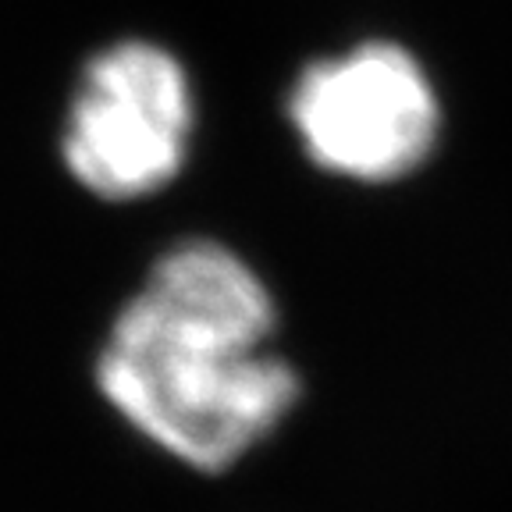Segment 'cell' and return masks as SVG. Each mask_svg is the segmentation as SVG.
<instances>
[{"label":"cell","instance_id":"obj_1","mask_svg":"<svg viewBox=\"0 0 512 512\" xmlns=\"http://www.w3.org/2000/svg\"><path fill=\"white\" fill-rule=\"evenodd\" d=\"M278 306L260 274L214 239H185L150 267L107 335L96 384L146 441L200 473L232 470L303 395L274 352Z\"/></svg>","mask_w":512,"mask_h":512},{"label":"cell","instance_id":"obj_2","mask_svg":"<svg viewBox=\"0 0 512 512\" xmlns=\"http://www.w3.org/2000/svg\"><path fill=\"white\" fill-rule=\"evenodd\" d=\"M192 132L196 100L182 61L150 40H121L82 68L61 157L100 200H143L182 171Z\"/></svg>","mask_w":512,"mask_h":512},{"label":"cell","instance_id":"obj_3","mask_svg":"<svg viewBox=\"0 0 512 512\" xmlns=\"http://www.w3.org/2000/svg\"><path fill=\"white\" fill-rule=\"evenodd\" d=\"M288 121L320 171L381 185L431 157L441 107L406 47L370 40L306 64L288 93Z\"/></svg>","mask_w":512,"mask_h":512}]
</instances>
